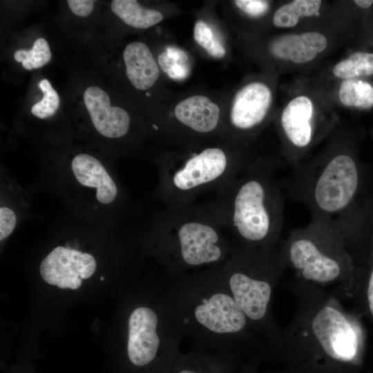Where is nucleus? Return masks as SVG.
<instances>
[{"label":"nucleus","instance_id":"obj_1","mask_svg":"<svg viewBox=\"0 0 373 373\" xmlns=\"http://www.w3.org/2000/svg\"><path fill=\"white\" fill-rule=\"evenodd\" d=\"M285 288L295 296L296 310L278 337L264 347L262 360L280 361L287 373H356L366 345L363 316L314 285L293 278Z\"/></svg>","mask_w":373,"mask_h":373},{"label":"nucleus","instance_id":"obj_2","mask_svg":"<svg viewBox=\"0 0 373 373\" xmlns=\"http://www.w3.org/2000/svg\"><path fill=\"white\" fill-rule=\"evenodd\" d=\"M280 183L288 197L309 209L312 220L337 229L357 267L363 264L370 242L373 175L354 151L335 150L298 163Z\"/></svg>","mask_w":373,"mask_h":373},{"label":"nucleus","instance_id":"obj_3","mask_svg":"<svg viewBox=\"0 0 373 373\" xmlns=\"http://www.w3.org/2000/svg\"><path fill=\"white\" fill-rule=\"evenodd\" d=\"M165 296L182 336L195 350L233 357L265 343L235 301L218 265L170 279Z\"/></svg>","mask_w":373,"mask_h":373},{"label":"nucleus","instance_id":"obj_4","mask_svg":"<svg viewBox=\"0 0 373 373\" xmlns=\"http://www.w3.org/2000/svg\"><path fill=\"white\" fill-rule=\"evenodd\" d=\"M276 164L249 162L238 177L207 204L236 243L262 250L279 246L284 222V195L276 178Z\"/></svg>","mask_w":373,"mask_h":373},{"label":"nucleus","instance_id":"obj_5","mask_svg":"<svg viewBox=\"0 0 373 373\" xmlns=\"http://www.w3.org/2000/svg\"><path fill=\"white\" fill-rule=\"evenodd\" d=\"M224 231L207 204L166 206L155 220L152 249L173 279L224 262L234 243Z\"/></svg>","mask_w":373,"mask_h":373},{"label":"nucleus","instance_id":"obj_6","mask_svg":"<svg viewBox=\"0 0 373 373\" xmlns=\"http://www.w3.org/2000/svg\"><path fill=\"white\" fill-rule=\"evenodd\" d=\"M285 267L294 279L325 289L342 299L354 298L358 268L341 233L321 221L312 220L292 229L281 240Z\"/></svg>","mask_w":373,"mask_h":373},{"label":"nucleus","instance_id":"obj_7","mask_svg":"<svg viewBox=\"0 0 373 373\" xmlns=\"http://www.w3.org/2000/svg\"><path fill=\"white\" fill-rule=\"evenodd\" d=\"M218 268L235 301L265 345L273 343L281 328L274 318L272 297L286 270L280 245L262 250L234 244L231 254Z\"/></svg>","mask_w":373,"mask_h":373},{"label":"nucleus","instance_id":"obj_8","mask_svg":"<svg viewBox=\"0 0 373 373\" xmlns=\"http://www.w3.org/2000/svg\"><path fill=\"white\" fill-rule=\"evenodd\" d=\"M249 161L220 146H208L161 162L157 197L166 206L194 203L198 196L218 194L242 172Z\"/></svg>","mask_w":373,"mask_h":373},{"label":"nucleus","instance_id":"obj_9","mask_svg":"<svg viewBox=\"0 0 373 373\" xmlns=\"http://www.w3.org/2000/svg\"><path fill=\"white\" fill-rule=\"evenodd\" d=\"M93 255L75 249L58 246L41 261L40 274L45 282L61 289H78L83 279L95 271Z\"/></svg>","mask_w":373,"mask_h":373},{"label":"nucleus","instance_id":"obj_10","mask_svg":"<svg viewBox=\"0 0 373 373\" xmlns=\"http://www.w3.org/2000/svg\"><path fill=\"white\" fill-rule=\"evenodd\" d=\"M280 124L288 144V163L292 166L302 162L305 151L316 138L314 108L311 99L304 95L291 99L282 112Z\"/></svg>","mask_w":373,"mask_h":373},{"label":"nucleus","instance_id":"obj_11","mask_svg":"<svg viewBox=\"0 0 373 373\" xmlns=\"http://www.w3.org/2000/svg\"><path fill=\"white\" fill-rule=\"evenodd\" d=\"M271 92L262 82L242 87L235 95L230 112L231 126L240 131H249L265 120L271 103Z\"/></svg>","mask_w":373,"mask_h":373},{"label":"nucleus","instance_id":"obj_12","mask_svg":"<svg viewBox=\"0 0 373 373\" xmlns=\"http://www.w3.org/2000/svg\"><path fill=\"white\" fill-rule=\"evenodd\" d=\"M84 101L95 130L108 138H119L127 134L131 119L122 108L111 106L108 94L91 86L84 93Z\"/></svg>","mask_w":373,"mask_h":373},{"label":"nucleus","instance_id":"obj_13","mask_svg":"<svg viewBox=\"0 0 373 373\" xmlns=\"http://www.w3.org/2000/svg\"><path fill=\"white\" fill-rule=\"evenodd\" d=\"M70 171L76 182L94 195L102 204H111L119 196L118 185L104 164L87 153L75 155L70 163Z\"/></svg>","mask_w":373,"mask_h":373},{"label":"nucleus","instance_id":"obj_14","mask_svg":"<svg viewBox=\"0 0 373 373\" xmlns=\"http://www.w3.org/2000/svg\"><path fill=\"white\" fill-rule=\"evenodd\" d=\"M229 356L195 350L180 352L166 373H254L249 364Z\"/></svg>","mask_w":373,"mask_h":373},{"label":"nucleus","instance_id":"obj_15","mask_svg":"<svg viewBox=\"0 0 373 373\" xmlns=\"http://www.w3.org/2000/svg\"><path fill=\"white\" fill-rule=\"evenodd\" d=\"M220 112L218 105L203 95L187 97L174 108L177 121L198 135H207L216 130Z\"/></svg>","mask_w":373,"mask_h":373},{"label":"nucleus","instance_id":"obj_16","mask_svg":"<svg viewBox=\"0 0 373 373\" xmlns=\"http://www.w3.org/2000/svg\"><path fill=\"white\" fill-rule=\"evenodd\" d=\"M327 45L324 35L318 32H305L276 37L270 44V51L278 59L303 64L314 59Z\"/></svg>","mask_w":373,"mask_h":373},{"label":"nucleus","instance_id":"obj_17","mask_svg":"<svg viewBox=\"0 0 373 373\" xmlns=\"http://www.w3.org/2000/svg\"><path fill=\"white\" fill-rule=\"evenodd\" d=\"M126 76L137 89L147 90L160 75L158 65L149 48L141 41L128 44L123 52Z\"/></svg>","mask_w":373,"mask_h":373},{"label":"nucleus","instance_id":"obj_18","mask_svg":"<svg viewBox=\"0 0 373 373\" xmlns=\"http://www.w3.org/2000/svg\"><path fill=\"white\" fill-rule=\"evenodd\" d=\"M370 234L367 254L358 270L357 285L354 300V307L363 316L373 322V200L371 209Z\"/></svg>","mask_w":373,"mask_h":373},{"label":"nucleus","instance_id":"obj_19","mask_svg":"<svg viewBox=\"0 0 373 373\" xmlns=\"http://www.w3.org/2000/svg\"><path fill=\"white\" fill-rule=\"evenodd\" d=\"M111 8L124 23L135 28H148L163 19L160 11L144 8L135 0H114Z\"/></svg>","mask_w":373,"mask_h":373},{"label":"nucleus","instance_id":"obj_20","mask_svg":"<svg viewBox=\"0 0 373 373\" xmlns=\"http://www.w3.org/2000/svg\"><path fill=\"white\" fill-rule=\"evenodd\" d=\"M322 1L295 0L280 6L273 17L274 24L278 28H292L301 17H312L318 13Z\"/></svg>","mask_w":373,"mask_h":373},{"label":"nucleus","instance_id":"obj_21","mask_svg":"<svg viewBox=\"0 0 373 373\" xmlns=\"http://www.w3.org/2000/svg\"><path fill=\"white\" fill-rule=\"evenodd\" d=\"M338 97L344 106L369 109L373 106V86L360 79L344 80L338 90Z\"/></svg>","mask_w":373,"mask_h":373},{"label":"nucleus","instance_id":"obj_22","mask_svg":"<svg viewBox=\"0 0 373 373\" xmlns=\"http://www.w3.org/2000/svg\"><path fill=\"white\" fill-rule=\"evenodd\" d=\"M333 73L345 80L373 75V52L357 51L351 54L334 66Z\"/></svg>","mask_w":373,"mask_h":373},{"label":"nucleus","instance_id":"obj_23","mask_svg":"<svg viewBox=\"0 0 373 373\" xmlns=\"http://www.w3.org/2000/svg\"><path fill=\"white\" fill-rule=\"evenodd\" d=\"M52 54L48 41L44 38L37 39L30 50L19 49L14 52V58L21 62L23 67L28 70L39 68L51 59Z\"/></svg>","mask_w":373,"mask_h":373},{"label":"nucleus","instance_id":"obj_24","mask_svg":"<svg viewBox=\"0 0 373 373\" xmlns=\"http://www.w3.org/2000/svg\"><path fill=\"white\" fill-rule=\"evenodd\" d=\"M187 56L178 48L169 46L158 57V63L163 71L175 79H184L189 74Z\"/></svg>","mask_w":373,"mask_h":373},{"label":"nucleus","instance_id":"obj_25","mask_svg":"<svg viewBox=\"0 0 373 373\" xmlns=\"http://www.w3.org/2000/svg\"><path fill=\"white\" fill-rule=\"evenodd\" d=\"M39 87L43 92L41 100L35 104L31 108V113L36 117L44 119L52 116L59 106V97L52 87L50 82L44 79L39 82Z\"/></svg>","mask_w":373,"mask_h":373},{"label":"nucleus","instance_id":"obj_26","mask_svg":"<svg viewBox=\"0 0 373 373\" xmlns=\"http://www.w3.org/2000/svg\"><path fill=\"white\" fill-rule=\"evenodd\" d=\"M193 37L196 43L202 46L212 57L221 59L226 51L222 45L216 39L212 30L203 21H198L194 26Z\"/></svg>","mask_w":373,"mask_h":373},{"label":"nucleus","instance_id":"obj_27","mask_svg":"<svg viewBox=\"0 0 373 373\" xmlns=\"http://www.w3.org/2000/svg\"><path fill=\"white\" fill-rule=\"evenodd\" d=\"M17 224L15 212L10 207H0V240L2 241L8 237L14 231Z\"/></svg>","mask_w":373,"mask_h":373},{"label":"nucleus","instance_id":"obj_28","mask_svg":"<svg viewBox=\"0 0 373 373\" xmlns=\"http://www.w3.org/2000/svg\"><path fill=\"white\" fill-rule=\"evenodd\" d=\"M235 4L242 12L254 17L263 15L269 7V2L262 0H236Z\"/></svg>","mask_w":373,"mask_h":373},{"label":"nucleus","instance_id":"obj_29","mask_svg":"<svg viewBox=\"0 0 373 373\" xmlns=\"http://www.w3.org/2000/svg\"><path fill=\"white\" fill-rule=\"evenodd\" d=\"M70 10L77 16L85 17L93 12L94 1L90 0H68Z\"/></svg>","mask_w":373,"mask_h":373},{"label":"nucleus","instance_id":"obj_30","mask_svg":"<svg viewBox=\"0 0 373 373\" xmlns=\"http://www.w3.org/2000/svg\"><path fill=\"white\" fill-rule=\"evenodd\" d=\"M354 3L361 8L367 9L373 4V1L371 0H356Z\"/></svg>","mask_w":373,"mask_h":373},{"label":"nucleus","instance_id":"obj_31","mask_svg":"<svg viewBox=\"0 0 373 373\" xmlns=\"http://www.w3.org/2000/svg\"><path fill=\"white\" fill-rule=\"evenodd\" d=\"M104 279V278L103 276H102V277L100 278V280H103Z\"/></svg>","mask_w":373,"mask_h":373},{"label":"nucleus","instance_id":"obj_32","mask_svg":"<svg viewBox=\"0 0 373 373\" xmlns=\"http://www.w3.org/2000/svg\"></svg>","mask_w":373,"mask_h":373}]
</instances>
